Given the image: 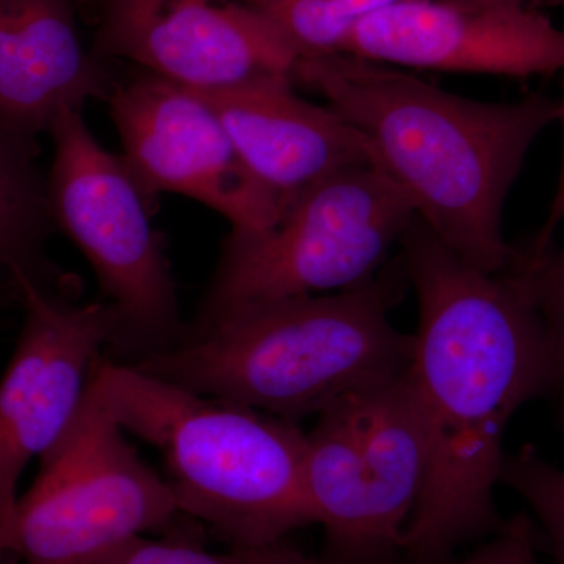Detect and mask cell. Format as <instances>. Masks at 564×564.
<instances>
[{
  "label": "cell",
  "mask_w": 564,
  "mask_h": 564,
  "mask_svg": "<svg viewBox=\"0 0 564 564\" xmlns=\"http://www.w3.org/2000/svg\"><path fill=\"white\" fill-rule=\"evenodd\" d=\"M9 554H11L9 534L0 529V564H6L7 555Z\"/></svg>",
  "instance_id": "obj_24"
},
{
  "label": "cell",
  "mask_w": 564,
  "mask_h": 564,
  "mask_svg": "<svg viewBox=\"0 0 564 564\" xmlns=\"http://www.w3.org/2000/svg\"><path fill=\"white\" fill-rule=\"evenodd\" d=\"M122 159L148 196L177 193L259 232L276 223L282 203L256 180L202 93L137 68L118 77L109 98Z\"/></svg>",
  "instance_id": "obj_10"
},
{
  "label": "cell",
  "mask_w": 564,
  "mask_h": 564,
  "mask_svg": "<svg viewBox=\"0 0 564 564\" xmlns=\"http://www.w3.org/2000/svg\"><path fill=\"white\" fill-rule=\"evenodd\" d=\"M90 389L124 432L158 448L181 513L234 547L284 543L314 524L299 423L187 391L129 362L101 359Z\"/></svg>",
  "instance_id": "obj_4"
},
{
  "label": "cell",
  "mask_w": 564,
  "mask_h": 564,
  "mask_svg": "<svg viewBox=\"0 0 564 564\" xmlns=\"http://www.w3.org/2000/svg\"><path fill=\"white\" fill-rule=\"evenodd\" d=\"M214 2H237L247 3V6H252V3L259 2V0H214Z\"/></svg>",
  "instance_id": "obj_26"
},
{
  "label": "cell",
  "mask_w": 564,
  "mask_h": 564,
  "mask_svg": "<svg viewBox=\"0 0 564 564\" xmlns=\"http://www.w3.org/2000/svg\"><path fill=\"white\" fill-rule=\"evenodd\" d=\"M400 285L381 273L351 291L234 307L137 362L141 372L284 421L408 369L413 336L395 328Z\"/></svg>",
  "instance_id": "obj_3"
},
{
  "label": "cell",
  "mask_w": 564,
  "mask_h": 564,
  "mask_svg": "<svg viewBox=\"0 0 564 564\" xmlns=\"http://www.w3.org/2000/svg\"><path fill=\"white\" fill-rule=\"evenodd\" d=\"M458 564H541L534 554L532 525L524 516L511 519Z\"/></svg>",
  "instance_id": "obj_20"
},
{
  "label": "cell",
  "mask_w": 564,
  "mask_h": 564,
  "mask_svg": "<svg viewBox=\"0 0 564 564\" xmlns=\"http://www.w3.org/2000/svg\"><path fill=\"white\" fill-rule=\"evenodd\" d=\"M50 135L54 162L47 198L55 228L90 263L118 323L110 347L131 362L169 350L184 337L176 284L151 221V196L121 154L93 135L82 110H66Z\"/></svg>",
  "instance_id": "obj_6"
},
{
  "label": "cell",
  "mask_w": 564,
  "mask_h": 564,
  "mask_svg": "<svg viewBox=\"0 0 564 564\" xmlns=\"http://www.w3.org/2000/svg\"><path fill=\"white\" fill-rule=\"evenodd\" d=\"M399 247L419 303L406 377L426 456L402 556L451 564L464 543L500 529L494 491L505 430L519 408L556 386L524 252L505 272H484L419 217Z\"/></svg>",
  "instance_id": "obj_1"
},
{
  "label": "cell",
  "mask_w": 564,
  "mask_h": 564,
  "mask_svg": "<svg viewBox=\"0 0 564 564\" xmlns=\"http://www.w3.org/2000/svg\"><path fill=\"white\" fill-rule=\"evenodd\" d=\"M406 370L348 393L306 433L304 488L334 564L403 554L426 469Z\"/></svg>",
  "instance_id": "obj_7"
},
{
  "label": "cell",
  "mask_w": 564,
  "mask_h": 564,
  "mask_svg": "<svg viewBox=\"0 0 564 564\" xmlns=\"http://www.w3.org/2000/svg\"><path fill=\"white\" fill-rule=\"evenodd\" d=\"M36 155L39 143L0 129V295L11 300L18 274L46 282L44 245L57 229Z\"/></svg>",
  "instance_id": "obj_15"
},
{
  "label": "cell",
  "mask_w": 564,
  "mask_h": 564,
  "mask_svg": "<svg viewBox=\"0 0 564 564\" xmlns=\"http://www.w3.org/2000/svg\"><path fill=\"white\" fill-rule=\"evenodd\" d=\"M300 57L344 54L356 22L333 0H259L252 3Z\"/></svg>",
  "instance_id": "obj_16"
},
{
  "label": "cell",
  "mask_w": 564,
  "mask_h": 564,
  "mask_svg": "<svg viewBox=\"0 0 564 564\" xmlns=\"http://www.w3.org/2000/svg\"><path fill=\"white\" fill-rule=\"evenodd\" d=\"M14 300L21 333L0 380V529L9 538L22 473L68 433L118 323L104 300L69 302L31 274H18Z\"/></svg>",
  "instance_id": "obj_9"
},
{
  "label": "cell",
  "mask_w": 564,
  "mask_h": 564,
  "mask_svg": "<svg viewBox=\"0 0 564 564\" xmlns=\"http://www.w3.org/2000/svg\"><path fill=\"white\" fill-rule=\"evenodd\" d=\"M500 485L522 497L543 527L558 562L564 564V470L530 445L505 454Z\"/></svg>",
  "instance_id": "obj_17"
},
{
  "label": "cell",
  "mask_w": 564,
  "mask_h": 564,
  "mask_svg": "<svg viewBox=\"0 0 564 564\" xmlns=\"http://www.w3.org/2000/svg\"><path fill=\"white\" fill-rule=\"evenodd\" d=\"M417 217L406 193L377 169H350L289 198L259 232L232 231L199 313L351 291L372 281Z\"/></svg>",
  "instance_id": "obj_5"
},
{
  "label": "cell",
  "mask_w": 564,
  "mask_h": 564,
  "mask_svg": "<svg viewBox=\"0 0 564 564\" xmlns=\"http://www.w3.org/2000/svg\"><path fill=\"white\" fill-rule=\"evenodd\" d=\"M102 61L199 93L263 77H292L300 55L247 3L214 0H80Z\"/></svg>",
  "instance_id": "obj_11"
},
{
  "label": "cell",
  "mask_w": 564,
  "mask_h": 564,
  "mask_svg": "<svg viewBox=\"0 0 564 564\" xmlns=\"http://www.w3.org/2000/svg\"><path fill=\"white\" fill-rule=\"evenodd\" d=\"M448 2L467 3V6L492 7V9H518V7H525V0H448Z\"/></svg>",
  "instance_id": "obj_23"
},
{
  "label": "cell",
  "mask_w": 564,
  "mask_h": 564,
  "mask_svg": "<svg viewBox=\"0 0 564 564\" xmlns=\"http://www.w3.org/2000/svg\"><path fill=\"white\" fill-rule=\"evenodd\" d=\"M525 270L543 322L549 359L558 389L564 381V250L551 248L541 256L527 251Z\"/></svg>",
  "instance_id": "obj_19"
},
{
  "label": "cell",
  "mask_w": 564,
  "mask_h": 564,
  "mask_svg": "<svg viewBox=\"0 0 564 564\" xmlns=\"http://www.w3.org/2000/svg\"><path fill=\"white\" fill-rule=\"evenodd\" d=\"M184 516L88 384L76 421L18 499L10 552L25 564H96Z\"/></svg>",
  "instance_id": "obj_8"
},
{
  "label": "cell",
  "mask_w": 564,
  "mask_h": 564,
  "mask_svg": "<svg viewBox=\"0 0 564 564\" xmlns=\"http://www.w3.org/2000/svg\"><path fill=\"white\" fill-rule=\"evenodd\" d=\"M302 552L284 543L261 549L232 547L215 554L191 541L148 540L137 536L96 564H295Z\"/></svg>",
  "instance_id": "obj_18"
},
{
  "label": "cell",
  "mask_w": 564,
  "mask_h": 564,
  "mask_svg": "<svg viewBox=\"0 0 564 564\" xmlns=\"http://www.w3.org/2000/svg\"><path fill=\"white\" fill-rule=\"evenodd\" d=\"M115 63L87 50L76 0H0V129L28 143L66 110L107 101Z\"/></svg>",
  "instance_id": "obj_14"
},
{
  "label": "cell",
  "mask_w": 564,
  "mask_h": 564,
  "mask_svg": "<svg viewBox=\"0 0 564 564\" xmlns=\"http://www.w3.org/2000/svg\"><path fill=\"white\" fill-rule=\"evenodd\" d=\"M3 295H0V299H2Z\"/></svg>",
  "instance_id": "obj_27"
},
{
  "label": "cell",
  "mask_w": 564,
  "mask_h": 564,
  "mask_svg": "<svg viewBox=\"0 0 564 564\" xmlns=\"http://www.w3.org/2000/svg\"><path fill=\"white\" fill-rule=\"evenodd\" d=\"M344 54L395 68L536 76L564 69V29L525 7L415 0L359 21Z\"/></svg>",
  "instance_id": "obj_12"
},
{
  "label": "cell",
  "mask_w": 564,
  "mask_h": 564,
  "mask_svg": "<svg viewBox=\"0 0 564 564\" xmlns=\"http://www.w3.org/2000/svg\"><path fill=\"white\" fill-rule=\"evenodd\" d=\"M333 2L345 17L358 24L359 21L380 13V11L392 9L400 3L415 2V0H333Z\"/></svg>",
  "instance_id": "obj_22"
},
{
  "label": "cell",
  "mask_w": 564,
  "mask_h": 564,
  "mask_svg": "<svg viewBox=\"0 0 564 564\" xmlns=\"http://www.w3.org/2000/svg\"><path fill=\"white\" fill-rule=\"evenodd\" d=\"M293 84L292 77H263L202 93L248 172L281 199L282 207L334 173L378 170L370 140L333 107L304 101Z\"/></svg>",
  "instance_id": "obj_13"
},
{
  "label": "cell",
  "mask_w": 564,
  "mask_h": 564,
  "mask_svg": "<svg viewBox=\"0 0 564 564\" xmlns=\"http://www.w3.org/2000/svg\"><path fill=\"white\" fill-rule=\"evenodd\" d=\"M295 564H334L326 558H313V556L300 555V558L296 560Z\"/></svg>",
  "instance_id": "obj_25"
},
{
  "label": "cell",
  "mask_w": 564,
  "mask_h": 564,
  "mask_svg": "<svg viewBox=\"0 0 564 564\" xmlns=\"http://www.w3.org/2000/svg\"><path fill=\"white\" fill-rule=\"evenodd\" d=\"M293 82L322 95L370 140L378 170L445 247L488 273L519 262L522 252L503 237L505 202L562 104L543 95L474 101L348 54L300 57Z\"/></svg>",
  "instance_id": "obj_2"
},
{
  "label": "cell",
  "mask_w": 564,
  "mask_h": 564,
  "mask_svg": "<svg viewBox=\"0 0 564 564\" xmlns=\"http://www.w3.org/2000/svg\"><path fill=\"white\" fill-rule=\"evenodd\" d=\"M560 120L563 121L564 126V102L562 104V113H560ZM564 220V151H563V162H562V172H560L558 185H556V192L554 196V202H552L551 210H549L547 220L544 223V228L541 229V232L538 234L536 239H534L533 247L530 248V252L534 256L544 254L551 250L552 245V236H554L556 228H558L560 223Z\"/></svg>",
  "instance_id": "obj_21"
}]
</instances>
